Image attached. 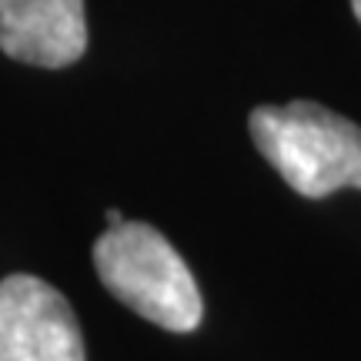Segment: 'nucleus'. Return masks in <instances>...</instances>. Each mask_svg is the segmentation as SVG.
Here are the masks:
<instances>
[{
    "label": "nucleus",
    "mask_w": 361,
    "mask_h": 361,
    "mask_svg": "<svg viewBox=\"0 0 361 361\" xmlns=\"http://www.w3.org/2000/svg\"><path fill=\"white\" fill-rule=\"evenodd\" d=\"M261 157L301 197L361 191V128L314 101L261 104L247 117Z\"/></svg>",
    "instance_id": "f257e3e1"
},
{
    "label": "nucleus",
    "mask_w": 361,
    "mask_h": 361,
    "mask_svg": "<svg viewBox=\"0 0 361 361\" xmlns=\"http://www.w3.org/2000/svg\"><path fill=\"white\" fill-rule=\"evenodd\" d=\"M94 268L111 295L164 331H194L204 314L201 288L164 234L124 221L94 241Z\"/></svg>",
    "instance_id": "f03ea898"
},
{
    "label": "nucleus",
    "mask_w": 361,
    "mask_h": 361,
    "mask_svg": "<svg viewBox=\"0 0 361 361\" xmlns=\"http://www.w3.org/2000/svg\"><path fill=\"white\" fill-rule=\"evenodd\" d=\"M0 361H84L78 314L34 274L0 281Z\"/></svg>",
    "instance_id": "7ed1b4c3"
},
{
    "label": "nucleus",
    "mask_w": 361,
    "mask_h": 361,
    "mask_svg": "<svg viewBox=\"0 0 361 361\" xmlns=\"http://www.w3.org/2000/svg\"><path fill=\"white\" fill-rule=\"evenodd\" d=\"M0 51L34 67H67L87 51L84 0H0Z\"/></svg>",
    "instance_id": "20e7f679"
},
{
    "label": "nucleus",
    "mask_w": 361,
    "mask_h": 361,
    "mask_svg": "<svg viewBox=\"0 0 361 361\" xmlns=\"http://www.w3.org/2000/svg\"><path fill=\"white\" fill-rule=\"evenodd\" d=\"M117 224H124V214H121L117 207H111V211H107V228H117Z\"/></svg>",
    "instance_id": "39448f33"
},
{
    "label": "nucleus",
    "mask_w": 361,
    "mask_h": 361,
    "mask_svg": "<svg viewBox=\"0 0 361 361\" xmlns=\"http://www.w3.org/2000/svg\"><path fill=\"white\" fill-rule=\"evenodd\" d=\"M351 11H355V17L361 20V0H351Z\"/></svg>",
    "instance_id": "423d86ee"
}]
</instances>
